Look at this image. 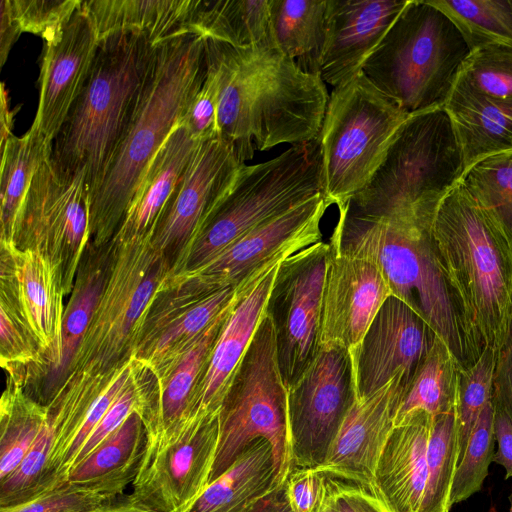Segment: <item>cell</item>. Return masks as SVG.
<instances>
[{
    "label": "cell",
    "instance_id": "obj_1",
    "mask_svg": "<svg viewBox=\"0 0 512 512\" xmlns=\"http://www.w3.org/2000/svg\"><path fill=\"white\" fill-rule=\"evenodd\" d=\"M204 43L219 80V136L233 144L242 163L256 150L317 139L329 100L319 74L304 72L277 48Z\"/></svg>",
    "mask_w": 512,
    "mask_h": 512
},
{
    "label": "cell",
    "instance_id": "obj_2",
    "mask_svg": "<svg viewBox=\"0 0 512 512\" xmlns=\"http://www.w3.org/2000/svg\"><path fill=\"white\" fill-rule=\"evenodd\" d=\"M333 251L367 258L381 270L391 295L414 310L467 370L485 348L474 319L434 241L435 211L400 220L359 217L339 208Z\"/></svg>",
    "mask_w": 512,
    "mask_h": 512
},
{
    "label": "cell",
    "instance_id": "obj_3",
    "mask_svg": "<svg viewBox=\"0 0 512 512\" xmlns=\"http://www.w3.org/2000/svg\"><path fill=\"white\" fill-rule=\"evenodd\" d=\"M206 74L203 37L186 34L155 46L126 136L90 197V234L95 245L112 239L145 171L181 122Z\"/></svg>",
    "mask_w": 512,
    "mask_h": 512
},
{
    "label": "cell",
    "instance_id": "obj_4",
    "mask_svg": "<svg viewBox=\"0 0 512 512\" xmlns=\"http://www.w3.org/2000/svg\"><path fill=\"white\" fill-rule=\"evenodd\" d=\"M154 53L155 46L139 32L100 39L87 81L52 142L55 170L67 176L84 174L90 197L126 136Z\"/></svg>",
    "mask_w": 512,
    "mask_h": 512
},
{
    "label": "cell",
    "instance_id": "obj_5",
    "mask_svg": "<svg viewBox=\"0 0 512 512\" xmlns=\"http://www.w3.org/2000/svg\"><path fill=\"white\" fill-rule=\"evenodd\" d=\"M464 172L462 151L444 107L414 112L400 126L369 183L340 208L370 219L413 218L437 208Z\"/></svg>",
    "mask_w": 512,
    "mask_h": 512
},
{
    "label": "cell",
    "instance_id": "obj_6",
    "mask_svg": "<svg viewBox=\"0 0 512 512\" xmlns=\"http://www.w3.org/2000/svg\"><path fill=\"white\" fill-rule=\"evenodd\" d=\"M431 230L485 346L498 350L512 323V242L462 181L439 203Z\"/></svg>",
    "mask_w": 512,
    "mask_h": 512
},
{
    "label": "cell",
    "instance_id": "obj_7",
    "mask_svg": "<svg viewBox=\"0 0 512 512\" xmlns=\"http://www.w3.org/2000/svg\"><path fill=\"white\" fill-rule=\"evenodd\" d=\"M469 53L444 13L428 1L408 0L362 72L411 114L444 105Z\"/></svg>",
    "mask_w": 512,
    "mask_h": 512
},
{
    "label": "cell",
    "instance_id": "obj_8",
    "mask_svg": "<svg viewBox=\"0 0 512 512\" xmlns=\"http://www.w3.org/2000/svg\"><path fill=\"white\" fill-rule=\"evenodd\" d=\"M318 195H323L318 137L263 163L243 164L171 275L196 270L250 230Z\"/></svg>",
    "mask_w": 512,
    "mask_h": 512
},
{
    "label": "cell",
    "instance_id": "obj_9",
    "mask_svg": "<svg viewBox=\"0 0 512 512\" xmlns=\"http://www.w3.org/2000/svg\"><path fill=\"white\" fill-rule=\"evenodd\" d=\"M153 235L111 239L116 250L110 275L70 364L69 377L109 374L133 358L172 270L166 255L154 248Z\"/></svg>",
    "mask_w": 512,
    "mask_h": 512
},
{
    "label": "cell",
    "instance_id": "obj_10",
    "mask_svg": "<svg viewBox=\"0 0 512 512\" xmlns=\"http://www.w3.org/2000/svg\"><path fill=\"white\" fill-rule=\"evenodd\" d=\"M408 113L361 71L329 96L318 135L322 194L338 208L374 176Z\"/></svg>",
    "mask_w": 512,
    "mask_h": 512
},
{
    "label": "cell",
    "instance_id": "obj_11",
    "mask_svg": "<svg viewBox=\"0 0 512 512\" xmlns=\"http://www.w3.org/2000/svg\"><path fill=\"white\" fill-rule=\"evenodd\" d=\"M288 389L282 378L271 319L264 314L218 413L219 440L209 484L224 474L256 439L272 446L276 480L291 470Z\"/></svg>",
    "mask_w": 512,
    "mask_h": 512
},
{
    "label": "cell",
    "instance_id": "obj_12",
    "mask_svg": "<svg viewBox=\"0 0 512 512\" xmlns=\"http://www.w3.org/2000/svg\"><path fill=\"white\" fill-rule=\"evenodd\" d=\"M328 207L318 195L267 220L205 265L170 275L164 290L199 296L229 286L250 287L275 265L322 241L320 222Z\"/></svg>",
    "mask_w": 512,
    "mask_h": 512
},
{
    "label": "cell",
    "instance_id": "obj_13",
    "mask_svg": "<svg viewBox=\"0 0 512 512\" xmlns=\"http://www.w3.org/2000/svg\"><path fill=\"white\" fill-rule=\"evenodd\" d=\"M90 237V193L85 175H61L50 157L46 158L26 193L15 245L44 255L58 270L64 293H68Z\"/></svg>",
    "mask_w": 512,
    "mask_h": 512
},
{
    "label": "cell",
    "instance_id": "obj_14",
    "mask_svg": "<svg viewBox=\"0 0 512 512\" xmlns=\"http://www.w3.org/2000/svg\"><path fill=\"white\" fill-rule=\"evenodd\" d=\"M356 400L350 351L339 345L320 346L309 367L288 388L291 469L323 464Z\"/></svg>",
    "mask_w": 512,
    "mask_h": 512
},
{
    "label": "cell",
    "instance_id": "obj_15",
    "mask_svg": "<svg viewBox=\"0 0 512 512\" xmlns=\"http://www.w3.org/2000/svg\"><path fill=\"white\" fill-rule=\"evenodd\" d=\"M330 244L311 245L280 262L265 314L271 319L287 389L320 349L323 287Z\"/></svg>",
    "mask_w": 512,
    "mask_h": 512
},
{
    "label": "cell",
    "instance_id": "obj_16",
    "mask_svg": "<svg viewBox=\"0 0 512 512\" xmlns=\"http://www.w3.org/2000/svg\"><path fill=\"white\" fill-rule=\"evenodd\" d=\"M219 440L218 414L175 442L146 447L130 495L151 512H186L209 485Z\"/></svg>",
    "mask_w": 512,
    "mask_h": 512
},
{
    "label": "cell",
    "instance_id": "obj_17",
    "mask_svg": "<svg viewBox=\"0 0 512 512\" xmlns=\"http://www.w3.org/2000/svg\"><path fill=\"white\" fill-rule=\"evenodd\" d=\"M435 331L406 303L390 295L360 343L349 350L357 400L401 377L405 389L432 350Z\"/></svg>",
    "mask_w": 512,
    "mask_h": 512
},
{
    "label": "cell",
    "instance_id": "obj_18",
    "mask_svg": "<svg viewBox=\"0 0 512 512\" xmlns=\"http://www.w3.org/2000/svg\"><path fill=\"white\" fill-rule=\"evenodd\" d=\"M243 164L228 140L201 142L156 226L154 248L165 255L186 248L233 187Z\"/></svg>",
    "mask_w": 512,
    "mask_h": 512
},
{
    "label": "cell",
    "instance_id": "obj_19",
    "mask_svg": "<svg viewBox=\"0 0 512 512\" xmlns=\"http://www.w3.org/2000/svg\"><path fill=\"white\" fill-rule=\"evenodd\" d=\"M390 295L376 263L331 248L323 287L320 345L355 348Z\"/></svg>",
    "mask_w": 512,
    "mask_h": 512
},
{
    "label": "cell",
    "instance_id": "obj_20",
    "mask_svg": "<svg viewBox=\"0 0 512 512\" xmlns=\"http://www.w3.org/2000/svg\"><path fill=\"white\" fill-rule=\"evenodd\" d=\"M1 288L12 297L42 359L61 367L64 290L58 270L40 252L1 241Z\"/></svg>",
    "mask_w": 512,
    "mask_h": 512
},
{
    "label": "cell",
    "instance_id": "obj_21",
    "mask_svg": "<svg viewBox=\"0 0 512 512\" xmlns=\"http://www.w3.org/2000/svg\"><path fill=\"white\" fill-rule=\"evenodd\" d=\"M408 0H327L319 73L341 86L363 68Z\"/></svg>",
    "mask_w": 512,
    "mask_h": 512
},
{
    "label": "cell",
    "instance_id": "obj_22",
    "mask_svg": "<svg viewBox=\"0 0 512 512\" xmlns=\"http://www.w3.org/2000/svg\"><path fill=\"white\" fill-rule=\"evenodd\" d=\"M98 42L91 21L80 7L60 39L44 44L32 126L51 145L87 81Z\"/></svg>",
    "mask_w": 512,
    "mask_h": 512
},
{
    "label": "cell",
    "instance_id": "obj_23",
    "mask_svg": "<svg viewBox=\"0 0 512 512\" xmlns=\"http://www.w3.org/2000/svg\"><path fill=\"white\" fill-rule=\"evenodd\" d=\"M404 390L403 379L395 377L370 396L356 400L318 468L329 477L374 484L376 464L394 427Z\"/></svg>",
    "mask_w": 512,
    "mask_h": 512
},
{
    "label": "cell",
    "instance_id": "obj_24",
    "mask_svg": "<svg viewBox=\"0 0 512 512\" xmlns=\"http://www.w3.org/2000/svg\"><path fill=\"white\" fill-rule=\"evenodd\" d=\"M279 264L251 287L239 291L238 299L218 334L206 369L195 389L191 402L192 415L206 417L219 413L234 374L265 314L266 302Z\"/></svg>",
    "mask_w": 512,
    "mask_h": 512
},
{
    "label": "cell",
    "instance_id": "obj_25",
    "mask_svg": "<svg viewBox=\"0 0 512 512\" xmlns=\"http://www.w3.org/2000/svg\"><path fill=\"white\" fill-rule=\"evenodd\" d=\"M432 419L418 411L396 423L380 453L374 485L394 512H420Z\"/></svg>",
    "mask_w": 512,
    "mask_h": 512
},
{
    "label": "cell",
    "instance_id": "obj_26",
    "mask_svg": "<svg viewBox=\"0 0 512 512\" xmlns=\"http://www.w3.org/2000/svg\"><path fill=\"white\" fill-rule=\"evenodd\" d=\"M443 107L460 145L465 172L485 158L512 151V98L485 95L457 77Z\"/></svg>",
    "mask_w": 512,
    "mask_h": 512
},
{
    "label": "cell",
    "instance_id": "obj_27",
    "mask_svg": "<svg viewBox=\"0 0 512 512\" xmlns=\"http://www.w3.org/2000/svg\"><path fill=\"white\" fill-rule=\"evenodd\" d=\"M178 124L145 171L112 239L154 233L161 215L199 144Z\"/></svg>",
    "mask_w": 512,
    "mask_h": 512
},
{
    "label": "cell",
    "instance_id": "obj_28",
    "mask_svg": "<svg viewBox=\"0 0 512 512\" xmlns=\"http://www.w3.org/2000/svg\"><path fill=\"white\" fill-rule=\"evenodd\" d=\"M200 0H82L98 37L122 31L144 34L156 46L191 34Z\"/></svg>",
    "mask_w": 512,
    "mask_h": 512
},
{
    "label": "cell",
    "instance_id": "obj_29",
    "mask_svg": "<svg viewBox=\"0 0 512 512\" xmlns=\"http://www.w3.org/2000/svg\"><path fill=\"white\" fill-rule=\"evenodd\" d=\"M146 443L143 419L138 412H132L71 469L67 481L106 495L120 496L138 474Z\"/></svg>",
    "mask_w": 512,
    "mask_h": 512
},
{
    "label": "cell",
    "instance_id": "obj_30",
    "mask_svg": "<svg viewBox=\"0 0 512 512\" xmlns=\"http://www.w3.org/2000/svg\"><path fill=\"white\" fill-rule=\"evenodd\" d=\"M278 486L272 446L256 439L186 512H254Z\"/></svg>",
    "mask_w": 512,
    "mask_h": 512
},
{
    "label": "cell",
    "instance_id": "obj_31",
    "mask_svg": "<svg viewBox=\"0 0 512 512\" xmlns=\"http://www.w3.org/2000/svg\"><path fill=\"white\" fill-rule=\"evenodd\" d=\"M239 296V293H238ZM236 300L203 332L159 387L158 411L147 443L160 442L191 421V402L218 337Z\"/></svg>",
    "mask_w": 512,
    "mask_h": 512
},
{
    "label": "cell",
    "instance_id": "obj_32",
    "mask_svg": "<svg viewBox=\"0 0 512 512\" xmlns=\"http://www.w3.org/2000/svg\"><path fill=\"white\" fill-rule=\"evenodd\" d=\"M191 34L238 48L280 49L269 0H200Z\"/></svg>",
    "mask_w": 512,
    "mask_h": 512
},
{
    "label": "cell",
    "instance_id": "obj_33",
    "mask_svg": "<svg viewBox=\"0 0 512 512\" xmlns=\"http://www.w3.org/2000/svg\"><path fill=\"white\" fill-rule=\"evenodd\" d=\"M51 147L34 126L1 145V241L15 242L17 220L30 182L38 166L50 157Z\"/></svg>",
    "mask_w": 512,
    "mask_h": 512
},
{
    "label": "cell",
    "instance_id": "obj_34",
    "mask_svg": "<svg viewBox=\"0 0 512 512\" xmlns=\"http://www.w3.org/2000/svg\"><path fill=\"white\" fill-rule=\"evenodd\" d=\"M277 44L304 72L319 74L327 0H269Z\"/></svg>",
    "mask_w": 512,
    "mask_h": 512
},
{
    "label": "cell",
    "instance_id": "obj_35",
    "mask_svg": "<svg viewBox=\"0 0 512 512\" xmlns=\"http://www.w3.org/2000/svg\"><path fill=\"white\" fill-rule=\"evenodd\" d=\"M459 367L446 344L438 337L432 350L404 390L394 425L410 414L453 413L456 404Z\"/></svg>",
    "mask_w": 512,
    "mask_h": 512
},
{
    "label": "cell",
    "instance_id": "obj_36",
    "mask_svg": "<svg viewBox=\"0 0 512 512\" xmlns=\"http://www.w3.org/2000/svg\"><path fill=\"white\" fill-rule=\"evenodd\" d=\"M47 417V405L26 396L16 384L5 391L0 409V481L22 463Z\"/></svg>",
    "mask_w": 512,
    "mask_h": 512
},
{
    "label": "cell",
    "instance_id": "obj_37",
    "mask_svg": "<svg viewBox=\"0 0 512 512\" xmlns=\"http://www.w3.org/2000/svg\"><path fill=\"white\" fill-rule=\"evenodd\" d=\"M463 36L470 51L488 45L512 48V0H430Z\"/></svg>",
    "mask_w": 512,
    "mask_h": 512
},
{
    "label": "cell",
    "instance_id": "obj_38",
    "mask_svg": "<svg viewBox=\"0 0 512 512\" xmlns=\"http://www.w3.org/2000/svg\"><path fill=\"white\" fill-rule=\"evenodd\" d=\"M461 181L486 217L512 242V151L477 162Z\"/></svg>",
    "mask_w": 512,
    "mask_h": 512
},
{
    "label": "cell",
    "instance_id": "obj_39",
    "mask_svg": "<svg viewBox=\"0 0 512 512\" xmlns=\"http://www.w3.org/2000/svg\"><path fill=\"white\" fill-rule=\"evenodd\" d=\"M456 467L454 412L433 416L427 448V479L420 512H450V491Z\"/></svg>",
    "mask_w": 512,
    "mask_h": 512
},
{
    "label": "cell",
    "instance_id": "obj_40",
    "mask_svg": "<svg viewBox=\"0 0 512 512\" xmlns=\"http://www.w3.org/2000/svg\"><path fill=\"white\" fill-rule=\"evenodd\" d=\"M495 365L496 350L485 346L472 367L459 370L454 409L457 465L482 410L491 401Z\"/></svg>",
    "mask_w": 512,
    "mask_h": 512
},
{
    "label": "cell",
    "instance_id": "obj_41",
    "mask_svg": "<svg viewBox=\"0 0 512 512\" xmlns=\"http://www.w3.org/2000/svg\"><path fill=\"white\" fill-rule=\"evenodd\" d=\"M494 407L491 401L482 410L456 467L449 504L452 508L481 490L495 453Z\"/></svg>",
    "mask_w": 512,
    "mask_h": 512
},
{
    "label": "cell",
    "instance_id": "obj_42",
    "mask_svg": "<svg viewBox=\"0 0 512 512\" xmlns=\"http://www.w3.org/2000/svg\"><path fill=\"white\" fill-rule=\"evenodd\" d=\"M104 269L85 272L77 279L72 297L64 311L61 368L70 366L78 347L91 322L98 300L102 294L107 277Z\"/></svg>",
    "mask_w": 512,
    "mask_h": 512
},
{
    "label": "cell",
    "instance_id": "obj_43",
    "mask_svg": "<svg viewBox=\"0 0 512 512\" xmlns=\"http://www.w3.org/2000/svg\"><path fill=\"white\" fill-rule=\"evenodd\" d=\"M458 78L485 95L512 98V48L488 45L470 51Z\"/></svg>",
    "mask_w": 512,
    "mask_h": 512
},
{
    "label": "cell",
    "instance_id": "obj_44",
    "mask_svg": "<svg viewBox=\"0 0 512 512\" xmlns=\"http://www.w3.org/2000/svg\"><path fill=\"white\" fill-rule=\"evenodd\" d=\"M81 3L82 0H9L12 16L21 32L40 36L44 44L60 39Z\"/></svg>",
    "mask_w": 512,
    "mask_h": 512
},
{
    "label": "cell",
    "instance_id": "obj_45",
    "mask_svg": "<svg viewBox=\"0 0 512 512\" xmlns=\"http://www.w3.org/2000/svg\"><path fill=\"white\" fill-rule=\"evenodd\" d=\"M1 363L11 366L38 363L42 360L40 349L25 325L10 294L1 289L0 306Z\"/></svg>",
    "mask_w": 512,
    "mask_h": 512
},
{
    "label": "cell",
    "instance_id": "obj_46",
    "mask_svg": "<svg viewBox=\"0 0 512 512\" xmlns=\"http://www.w3.org/2000/svg\"><path fill=\"white\" fill-rule=\"evenodd\" d=\"M110 496L66 481L25 504L0 508V512H89L114 501Z\"/></svg>",
    "mask_w": 512,
    "mask_h": 512
},
{
    "label": "cell",
    "instance_id": "obj_47",
    "mask_svg": "<svg viewBox=\"0 0 512 512\" xmlns=\"http://www.w3.org/2000/svg\"><path fill=\"white\" fill-rule=\"evenodd\" d=\"M320 512H394L374 484L327 476Z\"/></svg>",
    "mask_w": 512,
    "mask_h": 512
},
{
    "label": "cell",
    "instance_id": "obj_48",
    "mask_svg": "<svg viewBox=\"0 0 512 512\" xmlns=\"http://www.w3.org/2000/svg\"><path fill=\"white\" fill-rule=\"evenodd\" d=\"M206 64L207 74L203 85L187 107L180 122L186 127L191 137L198 142L220 137L218 129L219 80L215 68L207 61Z\"/></svg>",
    "mask_w": 512,
    "mask_h": 512
},
{
    "label": "cell",
    "instance_id": "obj_49",
    "mask_svg": "<svg viewBox=\"0 0 512 512\" xmlns=\"http://www.w3.org/2000/svg\"><path fill=\"white\" fill-rule=\"evenodd\" d=\"M134 367L135 364L133 359H130L124 363L119 368L110 383L93 401L88 410L83 425L65 459L63 470L66 480L85 441L131 379L134 372Z\"/></svg>",
    "mask_w": 512,
    "mask_h": 512
},
{
    "label": "cell",
    "instance_id": "obj_50",
    "mask_svg": "<svg viewBox=\"0 0 512 512\" xmlns=\"http://www.w3.org/2000/svg\"><path fill=\"white\" fill-rule=\"evenodd\" d=\"M327 475L318 467L292 468L284 486L291 512H320Z\"/></svg>",
    "mask_w": 512,
    "mask_h": 512
},
{
    "label": "cell",
    "instance_id": "obj_51",
    "mask_svg": "<svg viewBox=\"0 0 512 512\" xmlns=\"http://www.w3.org/2000/svg\"><path fill=\"white\" fill-rule=\"evenodd\" d=\"M491 399L512 422V323L503 344L496 350Z\"/></svg>",
    "mask_w": 512,
    "mask_h": 512
},
{
    "label": "cell",
    "instance_id": "obj_52",
    "mask_svg": "<svg viewBox=\"0 0 512 512\" xmlns=\"http://www.w3.org/2000/svg\"><path fill=\"white\" fill-rule=\"evenodd\" d=\"M494 437L497 450L493 462L505 469V479L512 477V422L498 407L494 406Z\"/></svg>",
    "mask_w": 512,
    "mask_h": 512
},
{
    "label": "cell",
    "instance_id": "obj_53",
    "mask_svg": "<svg viewBox=\"0 0 512 512\" xmlns=\"http://www.w3.org/2000/svg\"><path fill=\"white\" fill-rule=\"evenodd\" d=\"M21 30L12 16L9 0L0 1V64L3 66Z\"/></svg>",
    "mask_w": 512,
    "mask_h": 512
},
{
    "label": "cell",
    "instance_id": "obj_54",
    "mask_svg": "<svg viewBox=\"0 0 512 512\" xmlns=\"http://www.w3.org/2000/svg\"><path fill=\"white\" fill-rule=\"evenodd\" d=\"M254 512H291L284 484L279 485L273 492L264 498L256 507Z\"/></svg>",
    "mask_w": 512,
    "mask_h": 512
},
{
    "label": "cell",
    "instance_id": "obj_55",
    "mask_svg": "<svg viewBox=\"0 0 512 512\" xmlns=\"http://www.w3.org/2000/svg\"><path fill=\"white\" fill-rule=\"evenodd\" d=\"M89 512H151L138 504L130 494H122L114 501Z\"/></svg>",
    "mask_w": 512,
    "mask_h": 512
},
{
    "label": "cell",
    "instance_id": "obj_56",
    "mask_svg": "<svg viewBox=\"0 0 512 512\" xmlns=\"http://www.w3.org/2000/svg\"><path fill=\"white\" fill-rule=\"evenodd\" d=\"M1 132H0V145L4 144L5 141L12 136V123L13 113L9 109V102L5 85L2 84L1 88Z\"/></svg>",
    "mask_w": 512,
    "mask_h": 512
},
{
    "label": "cell",
    "instance_id": "obj_57",
    "mask_svg": "<svg viewBox=\"0 0 512 512\" xmlns=\"http://www.w3.org/2000/svg\"><path fill=\"white\" fill-rule=\"evenodd\" d=\"M508 499H509V511L508 512H512V492L510 493Z\"/></svg>",
    "mask_w": 512,
    "mask_h": 512
}]
</instances>
